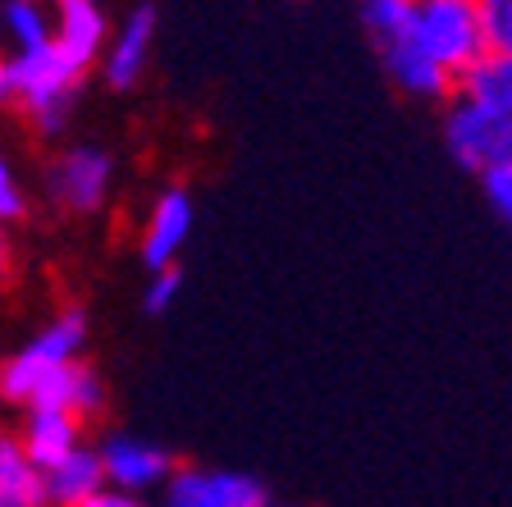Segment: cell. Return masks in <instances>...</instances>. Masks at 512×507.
<instances>
[{
    "instance_id": "6da1fadb",
    "label": "cell",
    "mask_w": 512,
    "mask_h": 507,
    "mask_svg": "<svg viewBox=\"0 0 512 507\" xmlns=\"http://www.w3.org/2000/svg\"><path fill=\"white\" fill-rule=\"evenodd\" d=\"M78 83L83 74L69 69L51 42L23 55H0V106H19L37 133H60L69 124Z\"/></svg>"
},
{
    "instance_id": "7a4b0ae2",
    "label": "cell",
    "mask_w": 512,
    "mask_h": 507,
    "mask_svg": "<svg viewBox=\"0 0 512 507\" xmlns=\"http://www.w3.org/2000/svg\"><path fill=\"white\" fill-rule=\"evenodd\" d=\"M412 51H421L435 69H444L448 78H458L480 51V19H476V0H412L403 37Z\"/></svg>"
},
{
    "instance_id": "3957f363",
    "label": "cell",
    "mask_w": 512,
    "mask_h": 507,
    "mask_svg": "<svg viewBox=\"0 0 512 507\" xmlns=\"http://www.w3.org/2000/svg\"><path fill=\"white\" fill-rule=\"evenodd\" d=\"M87 348V316L83 311H60L37 338H28L5 366H0V398L23 402L28 407L32 393L42 389L51 375L64 366H78Z\"/></svg>"
},
{
    "instance_id": "277c9868",
    "label": "cell",
    "mask_w": 512,
    "mask_h": 507,
    "mask_svg": "<svg viewBox=\"0 0 512 507\" xmlns=\"http://www.w3.org/2000/svg\"><path fill=\"white\" fill-rule=\"evenodd\" d=\"M160 507H270L266 485L229 466H174Z\"/></svg>"
},
{
    "instance_id": "5b68a950",
    "label": "cell",
    "mask_w": 512,
    "mask_h": 507,
    "mask_svg": "<svg viewBox=\"0 0 512 507\" xmlns=\"http://www.w3.org/2000/svg\"><path fill=\"white\" fill-rule=\"evenodd\" d=\"M444 147L462 169L485 174V169L512 160V119H490L480 110L462 106V101H453L444 115Z\"/></svg>"
},
{
    "instance_id": "8992f818",
    "label": "cell",
    "mask_w": 512,
    "mask_h": 507,
    "mask_svg": "<svg viewBox=\"0 0 512 507\" xmlns=\"http://www.w3.org/2000/svg\"><path fill=\"white\" fill-rule=\"evenodd\" d=\"M96 462H101L106 489L128 494V498L165 489V480L174 476V457L165 448L147 444V439H133V434H110L106 444L96 448Z\"/></svg>"
},
{
    "instance_id": "52a82bcc",
    "label": "cell",
    "mask_w": 512,
    "mask_h": 507,
    "mask_svg": "<svg viewBox=\"0 0 512 507\" xmlns=\"http://www.w3.org/2000/svg\"><path fill=\"white\" fill-rule=\"evenodd\" d=\"M110 183H115V160L106 147H92V142H78L69 147L60 160L51 165V192L64 211L74 215H92L106 206Z\"/></svg>"
},
{
    "instance_id": "ba28073f",
    "label": "cell",
    "mask_w": 512,
    "mask_h": 507,
    "mask_svg": "<svg viewBox=\"0 0 512 507\" xmlns=\"http://www.w3.org/2000/svg\"><path fill=\"white\" fill-rule=\"evenodd\" d=\"M110 28L115 23L106 19V10L96 0H60L51 14V46L60 51V60L78 74H92V64H101V51L110 42Z\"/></svg>"
},
{
    "instance_id": "9c48e42d",
    "label": "cell",
    "mask_w": 512,
    "mask_h": 507,
    "mask_svg": "<svg viewBox=\"0 0 512 507\" xmlns=\"http://www.w3.org/2000/svg\"><path fill=\"white\" fill-rule=\"evenodd\" d=\"M192 220H197V211H192V197L183 188L160 192L151 201L147 224H142V243H138L142 265H147L151 275L156 270H174V261H179L183 243H188V233H192Z\"/></svg>"
},
{
    "instance_id": "30bf717a",
    "label": "cell",
    "mask_w": 512,
    "mask_h": 507,
    "mask_svg": "<svg viewBox=\"0 0 512 507\" xmlns=\"http://www.w3.org/2000/svg\"><path fill=\"white\" fill-rule=\"evenodd\" d=\"M151 42H156V5H133L119 19V28H110V42L101 51V74L110 87H133L142 78L151 60Z\"/></svg>"
},
{
    "instance_id": "8fae6325",
    "label": "cell",
    "mask_w": 512,
    "mask_h": 507,
    "mask_svg": "<svg viewBox=\"0 0 512 507\" xmlns=\"http://www.w3.org/2000/svg\"><path fill=\"white\" fill-rule=\"evenodd\" d=\"M453 101H462V106L480 110L490 119H512V55L480 51L453 78Z\"/></svg>"
},
{
    "instance_id": "7c38bea8",
    "label": "cell",
    "mask_w": 512,
    "mask_h": 507,
    "mask_svg": "<svg viewBox=\"0 0 512 507\" xmlns=\"http://www.w3.org/2000/svg\"><path fill=\"white\" fill-rule=\"evenodd\" d=\"M32 407H51V412H64L74 421H87V416H96L106 407V384H101V375L87 361H78V366H64L60 375H51L42 389L32 393L28 412Z\"/></svg>"
},
{
    "instance_id": "4fadbf2b",
    "label": "cell",
    "mask_w": 512,
    "mask_h": 507,
    "mask_svg": "<svg viewBox=\"0 0 512 507\" xmlns=\"http://www.w3.org/2000/svg\"><path fill=\"white\" fill-rule=\"evenodd\" d=\"M42 489H46V507H83L87 498H96L101 489H106L101 462H96V448L78 444L69 457H60L55 466H46Z\"/></svg>"
},
{
    "instance_id": "5bb4252c",
    "label": "cell",
    "mask_w": 512,
    "mask_h": 507,
    "mask_svg": "<svg viewBox=\"0 0 512 507\" xmlns=\"http://www.w3.org/2000/svg\"><path fill=\"white\" fill-rule=\"evenodd\" d=\"M19 444H23V453L32 457V466L46 471V466H55L60 457H69L83 444V421H74V416H64V412H51V407H32L28 421H23Z\"/></svg>"
},
{
    "instance_id": "9a60e30c",
    "label": "cell",
    "mask_w": 512,
    "mask_h": 507,
    "mask_svg": "<svg viewBox=\"0 0 512 507\" xmlns=\"http://www.w3.org/2000/svg\"><path fill=\"white\" fill-rule=\"evenodd\" d=\"M380 60H384V69H389V78H394L407 96H416V101H448V96H453V78H448L444 69H435L426 55L412 51L407 42H384Z\"/></svg>"
},
{
    "instance_id": "2e32d148",
    "label": "cell",
    "mask_w": 512,
    "mask_h": 507,
    "mask_svg": "<svg viewBox=\"0 0 512 507\" xmlns=\"http://www.w3.org/2000/svg\"><path fill=\"white\" fill-rule=\"evenodd\" d=\"M0 507H46L42 471L10 430H0Z\"/></svg>"
},
{
    "instance_id": "e0dca14e",
    "label": "cell",
    "mask_w": 512,
    "mask_h": 507,
    "mask_svg": "<svg viewBox=\"0 0 512 507\" xmlns=\"http://www.w3.org/2000/svg\"><path fill=\"white\" fill-rule=\"evenodd\" d=\"M0 42L10 46V55L37 51V46L51 42V14L32 0H10L0 5Z\"/></svg>"
},
{
    "instance_id": "ac0fdd59",
    "label": "cell",
    "mask_w": 512,
    "mask_h": 507,
    "mask_svg": "<svg viewBox=\"0 0 512 507\" xmlns=\"http://www.w3.org/2000/svg\"><path fill=\"white\" fill-rule=\"evenodd\" d=\"M476 19L485 51L512 55V0H476Z\"/></svg>"
},
{
    "instance_id": "d6986e66",
    "label": "cell",
    "mask_w": 512,
    "mask_h": 507,
    "mask_svg": "<svg viewBox=\"0 0 512 507\" xmlns=\"http://www.w3.org/2000/svg\"><path fill=\"white\" fill-rule=\"evenodd\" d=\"M407 14H412V0H366L362 5V23L380 46L394 42V37H403Z\"/></svg>"
},
{
    "instance_id": "ffe728a7",
    "label": "cell",
    "mask_w": 512,
    "mask_h": 507,
    "mask_svg": "<svg viewBox=\"0 0 512 507\" xmlns=\"http://www.w3.org/2000/svg\"><path fill=\"white\" fill-rule=\"evenodd\" d=\"M480 188H485L490 206L499 211V220L512 224V160H503V165L485 169V174H480Z\"/></svg>"
},
{
    "instance_id": "44dd1931",
    "label": "cell",
    "mask_w": 512,
    "mask_h": 507,
    "mask_svg": "<svg viewBox=\"0 0 512 507\" xmlns=\"http://www.w3.org/2000/svg\"><path fill=\"white\" fill-rule=\"evenodd\" d=\"M179 288H183L179 265H174V270H156V275H151V284H147V297H142V307H147L151 316H165V311L174 307Z\"/></svg>"
},
{
    "instance_id": "7402d4cb",
    "label": "cell",
    "mask_w": 512,
    "mask_h": 507,
    "mask_svg": "<svg viewBox=\"0 0 512 507\" xmlns=\"http://www.w3.org/2000/svg\"><path fill=\"white\" fill-rule=\"evenodd\" d=\"M19 215H23V188H19V179H14V169H10V160H5V151H0V224L10 229Z\"/></svg>"
},
{
    "instance_id": "603a6c76",
    "label": "cell",
    "mask_w": 512,
    "mask_h": 507,
    "mask_svg": "<svg viewBox=\"0 0 512 507\" xmlns=\"http://www.w3.org/2000/svg\"><path fill=\"white\" fill-rule=\"evenodd\" d=\"M83 507H151V503H142V498H128V494H115V489H101V494L87 498Z\"/></svg>"
},
{
    "instance_id": "cb8c5ba5",
    "label": "cell",
    "mask_w": 512,
    "mask_h": 507,
    "mask_svg": "<svg viewBox=\"0 0 512 507\" xmlns=\"http://www.w3.org/2000/svg\"><path fill=\"white\" fill-rule=\"evenodd\" d=\"M10 265H14V243H10V229L0 224V275H5Z\"/></svg>"
}]
</instances>
